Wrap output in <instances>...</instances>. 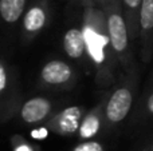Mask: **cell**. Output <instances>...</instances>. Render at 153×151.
Wrapping results in <instances>:
<instances>
[{
	"label": "cell",
	"instance_id": "cell-1",
	"mask_svg": "<svg viewBox=\"0 0 153 151\" xmlns=\"http://www.w3.org/2000/svg\"><path fill=\"white\" fill-rule=\"evenodd\" d=\"M106 16V31L110 47L114 52L117 62L121 64L125 71H130L134 68L132 52V37L129 34L126 20L122 12L121 1L120 0H110L105 7Z\"/></svg>",
	"mask_w": 153,
	"mask_h": 151
},
{
	"label": "cell",
	"instance_id": "cell-2",
	"mask_svg": "<svg viewBox=\"0 0 153 151\" xmlns=\"http://www.w3.org/2000/svg\"><path fill=\"white\" fill-rule=\"evenodd\" d=\"M137 90V68L126 72V78L118 88L113 91L103 106V114L108 125H118L129 115Z\"/></svg>",
	"mask_w": 153,
	"mask_h": 151
},
{
	"label": "cell",
	"instance_id": "cell-3",
	"mask_svg": "<svg viewBox=\"0 0 153 151\" xmlns=\"http://www.w3.org/2000/svg\"><path fill=\"white\" fill-rule=\"evenodd\" d=\"M138 39L141 44V59L144 63H148L153 56V0H143Z\"/></svg>",
	"mask_w": 153,
	"mask_h": 151
},
{
	"label": "cell",
	"instance_id": "cell-4",
	"mask_svg": "<svg viewBox=\"0 0 153 151\" xmlns=\"http://www.w3.org/2000/svg\"><path fill=\"white\" fill-rule=\"evenodd\" d=\"M74 78L73 68L63 60H50L40 71V80L50 87H61L70 84Z\"/></svg>",
	"mask_w": 153,
	"mask_h": 151
},
{
	"label": "cell",
	"instance_id": "cell-5",
	"mask_svg": "<svg viewBox=\"0 0 153 151\" xmlns=\"http://www.w3.org/2000/svg\"><path fill=\"white\" fill-rule=\"evenodd\" d=\"M51 110H53V103L48 99L35 96L22 106L20 118L23 122L30 123V125L40 123L50 115Z\"/></svg>",
	"mask_w": 153,
	"mask_h": 151
},
{
	"label": "cell",
	"instance_id": "cell-6",
	"mask_svg": "<svg viewBox=\"0 0 153 151\" xmlns=\"http://www.w3.org/2000/svg\"><path fill=\"white\" fill-rule=\"evenodd\" d=\"M63 50L71 59H81L87 52V43L83 29L73 27L63 36Z\"/></svg>",
	"mask_w": 153,
	"mask_h": 151
},
{
	"label": "cell",
	"instance_id": "cell-7",
	"mask_svg": "<svg viewBox=\"0 0 153 151\" xmlns=\"http://www.w3.org/2000/svg\"><path fill=\"white\" fill-rule=\"evenodd\" d=\"M47 23V11L43 5L35 4L26 12L23 19V28L28 36H34L45 28Z\"/></svg>",
	"mask_w": 153,
	"mask_h": 151
},
{
	"label": "cell",
	"instance_id": "cell-8",
	"mask_svg": "<svg viewBox=\"0 0 153 151\" xmlns=\"http://www.w3.org/2000/svg\"><path fill=\"white\" fill-rule=\"evenodd\" d=\"M132 40L140 37V12L143 0H120Z\"/></svg>",
	"mask_w": 153,
	"mask_h": 151
},
{
	"label": "cell",
	"instance_id": "cell-9",
	"mask_svg": "<svg viewBox=\"0 0 153 151\" xmlns=\"http://www.w3.org/2000/svg\"><path fill=\"white\" fill-rule=\"evenodd\" d=\"M81 117L82 110L79 107H70V108L65 110L63 112H61L53 120V125L58 128L59 133L71 134L79 130V127H81Z\"/></svg>",
	"mask_w": 153,
	"mask_h": 151
},
{
	"label": "cell",
	"instance_id": "cell-10",
	"mask_svg": "<svg viewBox=\"0 0 153 151\" xmlns=\"http://www.w3.org/2000/svg\"><path fill=\"white\" fill-rule=\"evenodd\" d=\"M26 8V0H0V16L5 23H16Z\"/></svg>",
	"mask_w": 153,
	"mask_h": 151
},
{
	"label": "cell",
	"instance_id": "cell-11",
	"mask_svg": "<svg viewBox=\"0 0 153 151\" xmlns=\"http://www.w3.org/2000/svg\"><path fill=\"white\" fill-rule=\"evenodd\" d=\"M101 106L97 107L94 111H91L89 115L85 117V119L82 120L81 127H79V135L83 139H90L98 133V128L101 126V122H102V117L105 118V114H101Z\"/></svg>",
	"mask_w": 153,
	"mask_h": 151
},
{
	"label": "cell",
	"instance_id": "cell-12",
	"mask_svg": "<svg viewBox=\"0 0 153 151\" xmlns=\"http://www.w3.org/2000/svg\"><path fill=\"white\" fill-rule=\"evenodd\" d=\"M138 117L143 119H153V87L144 96L143 103L138 108Z\"/></svg>",
	"mask_w": 153,
	"mask_h": 151
},
{
	"label": "cell",
	"instance_id": "cell-13",
	"mask_svg": "<svg viewBox=\"0 0 153 151\" xmlns=\"http://www.w3.org/2000/svg\"><path fill=\"white\" fill-rule=\"evenodd\" d=\"M73 151H103V147L98 142L89 141V142H83V143L78 144Z\"/></svg>",
	"mask_w": 153,
	"mask_h": 151
},
{
	"label": "cell",
	"instance_id": "cell-14",
	"mask_svg": "<svg viewBox=\"0 0 153 151\" xmlns=\"http://www.w3.org/2000/svg\"><path fill=\"white\" fill-rule=\"evenodd\" d=\"M7 70H5V66L0 62V92L7 88Z\"/></svg>",
	"mask_w": 153,
	"mask_h": 151
},
{
	"label": "cell",
	"instance_id": "cell-15",
	"mask_svg": "<svg viewBox=\"0 0 153 151\" xmlns=\"http://www.w3.org/2000/svg\"><path fill=\"white\" fill-rule=\"evenodd\" d=\"M47 135V131L45 130V128H40V130H36V131H32V136L36 139L39 138H45V136Z\"/></svg>",
	"mask_w": 153,
	"mask_h": 151
},
{
	"label": "cell",
	"instance_id": "cell-16",
	"mask_svg": "<svg viewBox=\"0 0 153 151\" xmlns=\"http://www.w3.org/2000/svg\"><path fill=\"white\" fill-rule=\"evenodd\" d=\"M16 151H31V150H30L27 146H22V147H19V149L16 150Z\"/></svg>",
	"mask_w": 153,
	"mask_h": 151
},
{
	"label": "cell",
	"instance_id": "cell-17",
	"mask_svg": "<svg viewBox=\"0 0 153 151\" xmlns=\"http://www.w3.org/2000/svg\"><path fill=\"white\" fill-rule=\"evenodd\" d=\"M109 1H110V0H100V3L103 5V7H106V5L109 4Z\"/></svg>",
	"mask_w": 153,
	"mask_h": 151
},
{
	"label": "cell",
	"instance_id": "cell-18",
	"mask_svg": "<svg viewBox=\"0 0 153 151\" xmlns=\"http://www.w3.org/2000/svg\"><path fill=\"white\" fill-rule=\"evenodd\" d=\"M145 151H153V142H152L151 144H149V147H148V149H146Z\"/></svg>",
	"mask_w": 153,
	"mask_h": 151
},
{
	"label": "cell",
	"instance_id": "cell-19",
	"mask_svg": "<svg viewBox=\"0 0 153 151\" xmlns=\"http://www.w3.org/2000/svg\"><path fill=\"white\" fill-rule=\"evenodd\" d=\"M152 83H153V75H152Z\"/></svg>",
	"mask_w": 153,
	"mask_h": 151
}]
</instances>
